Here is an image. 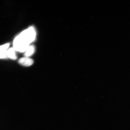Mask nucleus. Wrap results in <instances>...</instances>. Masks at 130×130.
Returning <instances> with one entry per match:
<instances>
[{
	"label": "nucleus",
	"mask_w": 130,
	"mask_h": 130,
	"mask_svg": "<svg viewBox=\"0 0 130 130\" xmlns=\"http://www.w3.org/2000/svg\"><path fill=\"white\" fill-rule=\"evenodd\" d=\"M36 35V31L34 27H29L21 32L14 39L13 47L16 51L25 52L30 46V44L35 40Z\"/></svg>",
	"instance_id": "f257e3e1"
},
{
	"label": "nucleus",
	"mask_w": 130,
	"mask_h": 130,
	"mask_svg": "<svg viewBox=\"0 0 130 130\" xmlns=\"http://www.w3.org/2000/svg\"><path fill=\"white\" fill-rule=\"evenodd\" d=\"M18 62L19 64L25 67L31 66L34 62L33 60L31 58L26 57L21 58L19 60Z\"/></svg>",
	"instance_id": "f03ea898"
},
{
	"label": "nucleus",
	"mask_w": 130,
	"mask_h": 130,
	"mask_svg": "<svg viewBox=\"0 0 130 130\" xmlns=\"http://www.w3.org/2000/svg\"><path fill=\"white\" fill-rule=\"evenodd\" d=\"M9 43H7L0 46V59L7 58V51L9 48Z\"/></svg>",
	"instance_id": "7ed1b4c3"
},
{
	"label": "nucleus",
	"mask_w": 130,
	"mask_h": 130,
	"mask_svg": "<svg viewBox=\"0 0 130 130\" xmlns=\"http://www.w3.org/2000/svg\"><path fill=\"white\" fill-rule=\"evenodd\" d=\"M16 51L13 47L8 48L7 51V58L13 60H16L17 59V57L15 52Z\"/></svg>",
	"instance_id": "20e7f679"
},
{
	"label": "nucleus",
	"mask_w": 130,
	"mask_h": 130,
	"mask_svg": "<svg viewBox=\"0 0 130 130\" xmlns=\"http://www.w3.org/2000/svg\"><path fill=\"white\" fill-rule=\"evenodd\" d=\"M35 51V47L33 45H30L27 48L26 51L24 53L25 57H28L31 56L33 55Z\"/></svg>",
	"instance_id": "39448f33"
}]
</instances>
